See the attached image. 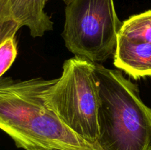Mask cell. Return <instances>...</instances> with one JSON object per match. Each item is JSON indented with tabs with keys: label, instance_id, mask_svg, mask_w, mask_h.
<instances>
[{
	"label": "cell",
	"instance_id": "cell-1",
	"mask_svg": "<svg viewBox=\"0 0 151 150\" xmlns=\"http://www.w3.org/2000/svg\"><path fill=\"white\" fill-rule=\"evenodd\" d=\"M55 79L0 78V129L16 146L62 150H103L78 136L48 108L43 94Z\"/></svg>",
	"mask_w": 151,
	"mask_h": 150
},
{
	"label": "cell",
	"instance_id": "cell-2",
	"mask_svg": "<svg viewBox=\"0 0 151 150\" xmlns=\"http://www.w3.org/2000/svg\"><path fill=\"white\" fill-rule=\"evenodd\" d=\"M100 96L97 144L103 150H151V108L121 70L95 63Z\"/></svg>",
	"mask_w": 151,
	"mask_h": 150
},
{
	"label": "cell",
	"instance_id": "cell-3",
	"mask_svg": "<svg viewBox=\"0 0 151 150\" xmlns=\"http://www.w3.org/2000/svg\"><path fill=\"white\" fill-rule=\"evenodd\" d=\"M95 63L75 56L63 65L61 76L44 91L49 109L72 132L85 141L97 144L100 96Z\"/></svg>",
	"mask_w": 151,
	"mask_h": 150
},
{
	"label": "cell",
	"instance_id": "cell-4",
	"mask_svg": "<svg viewBox=\"0 0 151 150\" xmlns=\"http://www.w3.org/2000/svg\"><path fill=\"white\" fill-rule=\"evenodd\" d=\"M122 23L114 0H72L66 4L62 36L75 56L101 63L114 52Z\"/></svg>",
	"mask_w": 151,
	"mask_h": 150
},
{
	"label": "cell",
	"instance_id": "cell-5",
	"mask_svg": "<svg viewBox=\"0 0 151 150\" xmlns=\"http://www.w3.org/2000/svg\"><path fill=\"white\" fill-rule=\"evenodd\" d=\"M114 64L134 79L151 76V10L122 22L116 37Z\"/></svg>",
	"mask_w": 151,
	"mask_h": 150
},
{
	"label": "cell",
	"instance_id": "cell-6",
	"mask_svg": "<svg viewBox=\"0 0 151 150\" xmlns=\"http://www.w3.org/2000/svg\"><path fill=\"white\" fill-rule=\"evenodd\" d=\"M47 0H9L12 16L20 26L29 28L34 38L53 29V22L44 12Z\"/></svg>",
	"mask_w": 151,
	"mask_h": 150
},
{
	"label": "cell",
	"instance_id": "cell-7",
	"mask_svg": "<svg viewBox=\"0 0 151 150\" xmlns=\"http://www.w3.org/2000/svg\"><path fill=\"white\" fill-rule=\"evenodd\" d=\"M20 28L12 16L9 0H0V46L7 40L14 38Z\"/></svg>",
	"mask_w": 151,
	"mask_h": 150
},
{
	"label": "cell",
	"instance_id": "cell-8",
	"mask_svg": "<svg viewBox=\"0 0 151 150\" xmlns=\"http://www.w3.org/2000/svg\"><path fill=\"white\" fill-rule=\"evenodd\" d=\"M17 56L16 38L7 40L0 46V78L10 69Z\"/></svg>",
	"mask_w": 151,
	"mask_h": 150
},
{
	"label": "cell",
	"instance_id": "cell-9",
	"mask_svg": "<svg viewBox=\"0 0 151 150\" xmlns=\"http://www.w3.org/2000/svg\"><path fill=\"white\" fill-rule=\"evenodd\" d=\"M25 150H50L49 149L43 148V147H38V146H28L24 149Z\"/></svg>",
	"mask_w": 151,
	"mask_h": 150
},
{
	"label": "cell",
	"instance_id": "cell-10",
	"mask_svg": "<svg viewBox=\"0 0 151 150\" xmlns=\"http://www.w3.org/2000/svg\"><path fill=\"white\" fill-rule=\"evenodd\" d=\"M47 1H48L49 0H47ZM60 1H64V3H65V4H69V3L70 2V1H72V0H60Z\"/></svg>",
	"mask_w": 151,
	"mask_h": 150
},
{
	"label": "cell",
	"instance_id": "cell-11",
	"mask_svg": "<svg viewBox=\"0 0 151 150\" xmlns=\"http://www.w3.org/2000/svg\"><path fill=\"white\" fill-rule=\"evenodd\" d=\"M50 150H62V149H52Z\"/></svg>",
	"mask_w": 151,
	"mask_h": 150
}]
</instances>
